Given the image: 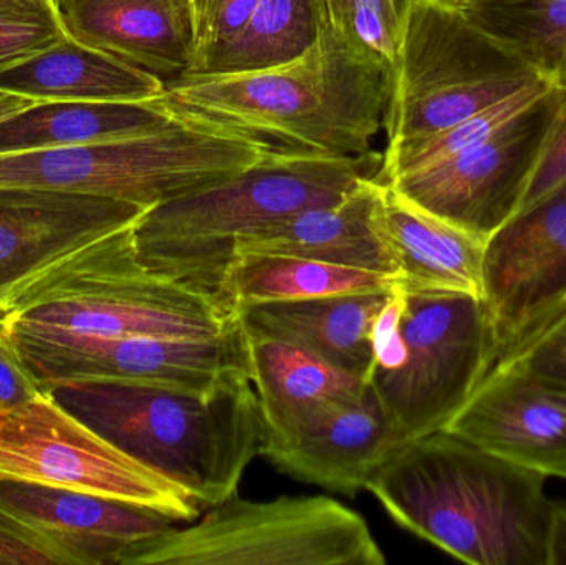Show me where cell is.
<instances>
[{
	"instance_id": "obj_15",
	"label": "cell",
	"mask_w": 566,
	"mask_h": 565,
	"mask_svg": "<svg viewBox=\"0 0 566 565\" xmlns=\"http://www.w3.org/2000/svg\"><path fill=\"white\" fill-rule=\"evenodd\" d=\"M148 211L88 192L0 189V305L56 262L132 228Z\"/></svg>"
},
{
	"instance_id": "obj_20",
	"label": "cell",
	"mask_w": 566,
	"mask_h": 565,
	"mask_svg": "<svg viewBox=\"0 0 566 565\" xmlns=\"http://www.w3.org/2000/svg\"><path fill=\"white\" fill-rule=\"evenodd\" d=\"M391 289L244 305L235 315L245 331L298 345L368 385L373 324Z\"/></svg>"
},
{
	"instance_id": "obj_19",
	"label": "cell",
	"mask_w": 566,
	"mask_h": 565,
	"mask_svg": "<svg viewBox=\"0 0 566 565\" xmlns=\"http://www.w3.org/2000/svg\"><path fill=\"white\" fill-rule=\"evenodd\" d=\"M379 196L381 185L368 176L336 205L298 212L238 239L234 259L290 255L379 272L396 282L395 262L379 224Z\"/></svg>"
},
{
	"instance_id": "obj_21",
	"label": "cell",
	"mask_w": 566,
	"mask_h": 565,
	"mask_svg": "<svg viewBox=\"0 0 566 565\" xmlns=\"http://www.w3.org/2000/svg\"><path fill=\"white\" fill-rule=\"evenodd\" d=\"M381 185L379 224L408 292H459L481 297L485 242L416 208Z\"/></svg>"
},
{
	"instance_id": "obj_23",
	"label": "cell",
	"mask_w": 566,
	"mask_h": 565,
	"mask_svg": "<svg viewBox=\"0 0 566 565\" xmlns=\"http://www.w3.org/2000/svg\"><path fill=\"white\" fill-rule=\"evenodd\" d=\"M244 332L249 374L258 394L264 431L283 430L332 401L365 390L361 378L333 367L298 345L245 328Z\"/></svg>"
},
{
	"instance_id": "obj_13",
	"label": "cell",
	"mask_w": 566,
	"mask_h": 565,
	"mask_svg": "<svg viewBox=\"0 0 566 565\" xmlns=\"http://www.w3.org/2000/svg\"><path fill=\"white\" fill-rule=\"evenodd\" d=\"M482 304L494 365L566 304V182L485 241Z\"/></svg>"
},
{
	"instance_id": "obj_12",
	"label": "cell",
	"mask_w": 566,
	"mask_h": 565,
	"mask_svg": "<svg viewBox=\"0 0 566 565\" xmlns=\"http://www.w3.org/2000/svg\"><path fill=\"white\" fill-rule=\"evenodd\" d=\"M15 338L23 358L46 390L52 385L106 380L211 390L251 378L248 338L241 321L226 334L209 338L43 334H15Z\"/></svg>"
},
{
	"instance_id": "obj_24",
	"label": "cell",
	"mask_w": 566,
	"mask_h": 565,
	"mask_svg": "<svg viewBox=\"0 0 566 565\" xmlns=\"http://www.w3.org/2000/svg\"><path fill=\"white\" fill-rule=\"evenodd\" d=\"M179 123L158 100L39 103L0 123V153L119 142Z\"/></svg>"
},
{
	"instance_id": "obj_18",
	"label": "cell",
	"mask_w": 566,
	"mask_h": 565,
	"mask_svg": "<svg viewBox=\"0 0 566 565\" xmlns=\"http://www.w3.org/2000/svg\"><path fill=\"white\" fill-rule=\"evenodd\" d=\"M70 39L118 56L159 79L192 65L186 0H53Z\"/></svg>"
},
{
	"instance_id": "obj_34",
	"label": "cell",
	"mask_w": 566,
	"mask_h": 565,
	"mask_svg": "<svg viewBox=\"0 0 566 565\" xmlns=\"http://www.w3.org/2000/svg\"><path fill=\"white\" fill-rule=\"evenodd\" d=\"M69 565L62 553L0 506V565Z\"/></svg>"
},
{
	"instance_id": "obj_1",
	"label": "cell",
	"mask_w": 566,
	"mask_h": 565,
	"mask_svg": "<svg viewBox=\"0 0 566 565\" xmlns=\"http://www.w3.org/2000/svg\"><path fill=\"white\" fill-rule=\"evenodd\" d=\"M391 65L345 36L318 30L295 59L241 73L166 80L158 102L179 122L261 136L285 148L371 156L385 128Z\"/></svg>"
},
{
	"instance_id": "obj_7",
	"label": "cell",
	"mask_w": 566,
	"mask_h": 565,
	"mask_svg": "<svg viewBox=\"0 0 566 565\" xmlns=\"http://www.w3.org/2000/svg\"><path fill=\"white\" fill-rule=\"evenodd\" d=\"M541 83L459 7L412 0L389 75L386 143L448 128Z\"/></svg>"
},
{
	"instance_id": "obj_26",
	"label": "cell",
	"mask_w": 566,
	"mask_h": 565,
	"mask_svg": "<svg viewBox=\"0 0 566 565\" xmlns=\"http://www.w3.org/2000/svg\"><path fill=\"white\" fill-rule=\"evenodd\" d=\"M459 9L545 82L566 88V0H469Z\"/></svg>"
},
{
	"instance_id": "obj_4",
	"label": "cell",
	"mask_w": 566,
	"mask_h": 565,
	"mask_svg": "<svg viewBox=\"0 0 566 565\" xmlns=\"http://www.w3.org/2000/svg\"><path fill=\"white\" fill-rule=\"evenodd\" d=\"M376 156L282 149L224 181L149 209L135 226L136 252L153 271L221 299L238 239L336 205L368 178L366 166L376 163L368 159Z\"/></svg>"
},
{
	"instance_id": "obj_22",
	"label": "cell",
	"mask_w": 566,
	"mask_h": 565,
	"mask_svg": "<svg viewBox=\"0 0 566 565\" xmlns=\"http://www.w3.org/2000/svg\"><path fill=\"white\" fill-rule=\"evenodd\" d=\"M0 90L42 103L155 102L165 93V80L65 35L0 72Z\"/></svg>"
},
{
	"instance_id": "obj_28",
	"label": "cell",
	"mask_w": 566,
	"mask_h": 565,
	"mask_svg": "<svg viewBox=\"0 0 566 565\" xmlns=\"http://www.w3.org/2000/svg\"><path fill=\"white\" fill-rule=\"evenodd\" d=\"M548 88H552V85L541 83L488 106L448 128L429 135L409 136L398 142L386 143L385 153L379 158V168L373 178L378 182H391L401 176L431 168L452 156L461 155L489 142L522 113L527 112Z\"/></svg>"
},
{
	"instance_id": "obj_2",
	"label": "cell",
	"mask_w": 566,
	"mask_h": 565,
	"mask_svg": "<svg viewBox=\"0 0 566 565\" xmlns=\"http://www.w3.org/2000/svg\"><path fill=\"white\" fill-rule=\"evenodd\" d=\"M547 478L448 431L408 441L366 484L392 521L472 565H547Z\"/></svg>"
},
{
	"instance_id": "obj_36",
	"label": "cell",
	"mask_w": 566,
	"mask_h": 565,
	"mask_svg": "<svg viewBox=\"0 0 566 565\" xmlns=\"http://www.w3.org/2000/svg\"><path fill=\"white\" fill-rule=\"evenodd\" d=\"M401 22H405L406 12L412 0H395ZM315 3L318 30H329L345 36V7L346 0H313ZM346 39V36H345Z\"/></svg>"
},
{
	"instance_id": "obj_8",
	"label": "cell",
	"mask_w": 566,
	"mask_h": 565,
	"mask_svg": "<svg viewBox=\"0 0 566 565\" xmlns=\"http://www.w3.org/2000/svg\"><path fill=\"white\" fill-rule=\"evenodd\" d=\"M365 517L326 496L216 504L136 544L125 565H385Z\"/></svg>"
},
{
	"instance_id": "obj_39",
	"label": "cell",
	"mask_w": 566,
	"mask_h": 565,
	"mask_svg": "<svg viewBox=\"0 0 566 565\" xmlns=\"http://www.w3.org/2000/svg\"><path fill=\"white\" fill-rule=\"evenodd\" d=\"M439 2L449 3V6L459 7L462 3L469 2V0H439Z\"/></svg>"
},
{
	"instance_id": "obj_9",
	"label": "cell",
	"mask_w": 566,
	"mask_h": 565,
	"mask_svg": "<svg viewBox=\"0 0 566 565\" xmlns=\"http://www.w3.org/2000/svg\"><path fill=\"white\" fill-rule=\"evenodd\" d=\"M405 292V364L368 385L408 443L444 430L494 367V355L481 297Z\"/></svg>"
},
{
	"instance_id": "obj_37",
	"label": "cell",
	"mask_w": 566,
	"mask_h": 565,
	"mask_svg": "<svg viewBox=\"0 0 566 565\" xmlns=\"http://www.w3.org/2000/svg\"><path fill=\"white\" fill-rule=\"evenodd\" d=\"M547 565H566V501H552L547 530Z\"/></svg>"
},
{
	"instance_id": "obj_10",
	"label": "cell",
	"mask_w": 566,
	"mask_h": 565,
	"mask_svg": "<svg viewBox=\"0 0 566 565\" xmlns=\"http://www.w3.org/2000/svg\"><path fill=\"white\" fill-rule=\"evenodd\" d=\"M0 480L142 504L191 523L202 508L181 488L113 447L50 391L0 411Z\"/></svg>"
},
{
	"instance_id": "obj_31",
	"label": "cell",
	"mask_w": 566,
	"mask_h": 565,
	"mask_svg": "<svg viewBox=\"0 0 566 565\" xmlns=\"http://www.w3.org/2000/svg\"><path fill=\"white\" fill-rule=\"evenodd\" d=\"M499 364L517 367L541 384L566 394V304Z\"/></svg>"
},
{
	"instance_id": "obj_3",
	"label": "cell",
	"mask_w": 566,
	"mask_h": 565,
	"mask_svg": "<svg viewBox=\"0 0 566 565\" xmlns=\"http://www.w3.org/2000/svg\"><path fill=\"white\" fill-rule=\"evenodd\" d=\"M49 391L73 417L201 508L238 494L245 470L261 454L264 421L251 378L211 390L106 380L52 385Z\"/></svg>"
},
{
	"instance_id": "obj_25",
	"label": "cell",
	"mask_w": 566,
	"mask_h": 565,
	"mask_svg": "<svg viewBox=\"0 0 566 565\" xmlns=\"http://www.w3.org/2000/svg\"><path fill=\"white\" fill-rule=\"evenodd\" d=\"M392 285L395 279L365 269L290 255L245 254L229 264L221 299L235 314L244 305L385 291Z\"/></svg>"
},
{
	"instance_id": "obj_30",
	"label": "cell",
	"mask_w": 566,
	"mask_h": 565,
	"mask_svg": "<svg viewBox=\"0 0 566 565\" xmlns=\"http://www.w3.org/2000/svg\"><path fill=\"white\" fill-rule=\"evenodd\" d=\"M192 27V65L205 72L212 56L231 42L251 17L258 0H186Z\"/></svg>"
},
{
	"instance_id": "obj_38",
	"label": "cell",
	"mask_w": 566,
	"mask_h": 565,
	"mask_svg": "<svg viewBox=\"0 0 566 565\" xmlns=\"http://www.w3.org/2000/svg\"><path fill=\"white\" fill-rule=\"evenodd\" d=\"M39 100L29 98V96L17 95V93L0 90V123L19 113L25 112L30 106L39 105Z\"/></svg>"
},
{
	"instance_id": "obj_11",
	"label": "cell",
	"mask_w": 566,
	"mask_h": 565,
	"mask_svg": "<svg viewBox=\"0 0 566 565\" xmlns=\"http://www.w3.org/2000/svg\"><path fill=\"white\" fill-rule=\"evenodd\" d=\"M565 103L566 88L552 86L489 142L382 185L485 242L521 209Z\"/></svg>"
},
{
	"instance_id": "obj_29",
	"label": "cell",
	"mask_w": 566,
	"mask_h": 565,
	"mask_svg": "<svg viewBox=\"0 0 566 565\" xmlns=\"http://www.w3.org/2000/svg\"><path fill=\"white\" fill-rule=\"evenodd\" d=\"M53 0H0V72L65 36Z\"/></svg>"
},
{
	"instance_id": "obj_14",
	"label": "cell",
	"mask_w": 566,
	"mask_h": 565,
	"mask_svg": "<svg viewBox=\"0 0 566 565\" xmlns=\"http://www.w3.org/2000/svg\"><path fill=\"white\" fill-rule=\"evenodd\" d=\"M405 444L375 391L332 401L283 430L264 431L262 457L285 477L356 496Z\"/></svg>"
},
{
	"instance_id": "obj_5",
	"label": "cell",
	"mask_w": 566,
	"mask_h": 565,
	"mask_svg": "<svg viewBox=\"0 0 566 565\" xmlns=\"http://www.w3.org/2000/svg\"><path fill=\"white\" fill-rule=\"evenodd\" d=\"M135 226L80 249L27 284L6 305L13 332L209 338L231 331L238 315L218 295L143 264Z\"/></svg>"
},
{
	"instance_id": "obj_16",
	"label": "cell",
	"mask_w": 566,
	"mask_h": 565,
	"mask_svg": "<svg viewBox=\"0 0 566 565\" xmlns=\"http://www.w3.org/2000/svg\"><path fill=\"white\" fill-rule=\"evenodd\" d=\"M442 431L515 467L566 480V394L512 365H494Z\"/></svg>"
},
{
	"instance_id": "obj_27",
	"label": "cell",
	"mask_w": 566,
	"mask_h": 565,
	"mask_svg": "<svg viewBox=\"0 0 566 565\" xmlns=\"http://www.w3.org/2000/svg\"><path fill=\"white\" fill-rule=\"evenodd\" d=\"M318 35L313 0H258L238 35L212 56L201 73L271 69L305 52Z\"/></svg>"
},
{
	"instance_id": "obj_32",
	"label": "cell",
	"mask_w": 566,
	"mask_h": 565,
	"mask_svg": "<svg viewBox=\"0 0 566 565\" xmlns=\"http://www.w3.org/2000/svg\"><path fill=\"white\" fill-rule=\"evenodd\" d=\"M402 22L395 0H346L345 36L392 66Z\"/></svg>"
},
{
	"instance_id": "obj_35",
	"label": "cell",
	"mask_w": 566,
	"mask_h": 565,
	"mask_svg": "<svg viewBox=\"0 0 566 565\" xmlns=\"http://www.w3.org/2000/svg\"><path fill=\"white\" fill-rule=\"evenodd\" d=\"M564 182H566V103L535 169L534 178L525 192L521 209L541 201L545 196L560 188Z\"/></svg>"
},
{
	"instance_id": "obj_33",
	"label": "cell",
	"mask_w": 566,
	"mask_h": 565,
	"mask_svg": "<svg viewBox=\"0 0 566 565\" xmlns=\"http://www.w3.org/2000/svg\"><path fill=\"white\" fill-rule=\"evenodd\" d=\"M45 391L23 358L6 307L0 305V411L20 407Z\"/></svg>"
},
{
	"instance_id": "obj_6",
	"label": "cell",
	"mask_w": 566,
	"mask_h": 565,
	"mask_svg": "<svg viewBox=\"0 0 566 565\" xmlns=\"http://www.w3.org/2000/svg\"><path fill=\"white\" fill-rule=\"evenodd\" d=\"M281 151L261 136L181 122L119 142L0 153V189L88 192L151 209Z\"/></svg>"
},
{
	"instance_id": "obj_17",
	"label": "cell",
	"mask_w": 566,
	"mask_h": 565,
	"mask_svg": "<svg viewBox=\"0 0 566 565\" xmlns=\"http://www.w3.org/2000/svg\"><path fill=\"white\" fill-rule=\"evenodd\" d=\"M0 506L52 543L69 565H125L136 544L176 524L142 504L25 481L0 480Z\"/></svg>"
}]
</instances>
